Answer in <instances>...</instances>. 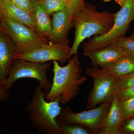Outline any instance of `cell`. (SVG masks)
I'll use <instances>...</instances> for the list:
<instances>
[{
	"label": "cell",
	"instance_id": "6da1fadb",
	"mask_svg": "<svg viewBox=\"0 0 134 134\" xmlns=\"http://www.w3.org/2000/svg\"><path fill=\"white\" fill-rule=\"evenodd\" d=\"M72 56L64 66H60L57 61H53V82L45 97L47 101H53L61 96L60 104H68L78 95L79 87L87 81V77L82 75L77 54Z\"/></svg>",
	"mask_w": 134,
	"mask_h": 134
},
{
	"label": "cell",
	"instance_id": "7a4b0ae2",
	"mask_svg": "<svg viewBox=\"0 0 134 134\" xmlns=\"http://www.w3.org/2000/svg\"><path fill=\"white\" fill-rule=\"evenodd\" d=\"M115 15L107 10L99 12L96 7L85 3L73 19L75 31L70 57L77 54L79 46L86 38L107 33L113 25Z\"/></svg>",
	"mask_w": 134,
	"mask_h": 134
},
{
	"label": "cell",
	"instance_id": "3957f363",
	"mask_svg": "<svg viewBox=\"0 0 134 134\" xmlns=\"http://www.w3.org/2000/svg\"><path fill=\"white\" fill-rule=\"evenodd\" d=\"M42 86H36L31 100L27 104L25 110L29 121L38 133L62 134L57 118L62 108L60 106L61 96L53 101H47Z\"/></svg>",
	"mask_w": 134,
	"mask_h": 134
},
{
	"label": "cell",
	"instance_id": "277c9868",
	"mask_svg": "<svg viewBox=\"0 0 134 134\" xmlns=\"http://www.w3.org/2000/svg\"><path fill=\"white\" fill-rule=\"evenodd\" d=\"M133 20L134 0H127L121 9L115 13L114 24L107 33L96 36L83 43V53L100 50L111 44L120 37L125 36Z\"/></svg>",
	"mask_w": 134,
	"mask_h": 134
},
{
	"label": "cell",
	"instance_id": "5b68a950",
	"mask_svg": "<svg viewBox=\"0 0 134 134\" xmlns=\"http://www.w3.org/2000/svg\"><path fill=\"white\" fill-rule=\"evenodd\" d=\"M85 73L93 80L92 88L88 96L86 108L92 109L98 104L112 100L117 91V79L107 73L105 68L93 66L88 67Z\"/></svg>",
	"mask_w": 134,
	"mask_h": 134
},
{
	"label": "cell",
	"instance_id": "8992f818",
	"mask_svg": "<svg viewBox=\"0 0 134 134\" xmlns=\"http://www.w3.org/2000/svg\"><path fill=\"white\" fill-rule=\"evenodd\" d=\"M69 43V40L68 39L59 43L50 41L40 43L18 53L15 59L39 63L57 61L64 64L71 58L72 47L70 46Z\"/></svg>",
	"mask_w": 134,
	"mask_h": 134
},
{
	"label": "cell",
	"instance_id": "52a82bcc",
	"mask_svg": "<svg viewBox=\"0 0 134 134\" xmlns=\"http://www.w3.org/2000/svg\"><path fill=\"white\" fill-rule=\"evenodd\" d=\"M52 62L39 63L16 59L10 70L7 78L2 82L7 90H9L17 80L23 78L36 79L42 86L46 94L50 88L52 83L48 80L47 73Z\"/></svg>",
	"mask_w": 134,
	"mask_h": 134
},
{
	"label": "cell",
	"instance_id": "ba28073f",
	"mask_svg": "<svg viewBox=\"0 0 134 134\" xmlns=\"http://www.w3.org/2000/svg\"><path fill=\"white\" fill-rule=\"evenodd\" d=\"M112 100L100 104L98 107L79 113L69 108H62L57 118L58 121L66 124H78L89 129L92 134H98L102 128L111 106Z\"/></svg>",
	"mask_w": 134,
	"mask_h": 134
},
{
	"label": "cell",
	"instance_id": "9c48e42d",
	"mask_svg": "<svg viewBox=\"0 0 134 134\" xmlns=\"http://www.w3.org/2000/svg\"><path fill=\"white\" fill-rule=\"evenodd\" d=\"M2 30L13 40L18 53L40 44L48 42L44 37L29 26L14 21L3 16Z\"/></svg>",
	"mask_w": 134,
	"mask_h": 134
},
{
	"label": "cell",
	"instance_id": "30bf717a",
	"mask_svg": "<svg viewBox=\"0 0 134 134\" xmlns=\"http://www.w3.org/2000/svg\"><path fill=\"white\" fill-rule=\"evenodd\" d=\"M18 51L15 43L3 31H0V81L7 78L15 60Z\"/></svg>",
	"mask_w": 134,
	"mask_h": 134
},
{
	"label": "cell",
	"instance_id": "8fae6325",
	"mask_svg": "<svg viewBox=\"0 0 134 134\" xmlns=\"http://www.w3.org/2000/svg\"><path fill=\"white\" fill-rule=\"evenodd\" d=\"M52 33L50 41L59 43L67 39L70 30L74 25L73 17L66 8L53 14Z\"/></svg>",
	"mask_w": 134,
	"mask_h": 134
},
{
	"label": "cell",
	"instance_id": "7c38bea8",
	"mask_svg": "<svg viewBox=\"0 0 134 134\" xmlns=\"http://www.w3.org/2000/svg\"><path fill=\"white\" fill-rule=\"evenodd\" d=\"M83 55L90 59L93 66L106 68L122 56V52L119 47L110 44L100 50L83 53Z\"/></svg>",
	"mask_w": 134,
	"mask_h": 134
},
{
	"label": "cell",
	"instance_id": "4fadbf2b",
	"mask_svg": "<svg viewBox=\"0 0 134 134\" xmlns=\"http://www.w3.org/2000/svg\"><path fill=\"white\" fill-rule=\"evenodd\" d=\"M0 10L4 17L25 25L38 33L32 16L9 0H0Z\"/></svg>",
	"mask_w": 134,
	"mask_h": 134
},
{
	"label": "cell",
	"instance_id": "5bb4252c",
	"mask_svg": "<svg viewBox=\"0 0 134 134\" xmlns=\"http://www.w3.org/2000/svg\"><path fill=\"white\" fill-rule=\"evenodd\" d=\"M123 121L120 110V100L115 94L103 126L98 134H120V127Z\"/></svg>",
	"mask_w": 134,
	"mask_h": 134
},
{
	"label": "cell",
	"instance_id": "9a60e30c",
	"mask_svg": "<svg viewBox=\"0 0 134 134\" xmlns=\"http://www.w3.org/2000/svg\"><path fill=\"white\" fill-rule=\"evenodd\" d=\"M49 16L38 2L34 3L32 16L38 32L44 37L50 40L52 33V26Z\"/></svg>",
	"mask_w": 134,
	"mask_h": 134
},
{
	"label": "cell",
	"instance_id": "2e32d148",
	"mask_svg": "<svg viewBox=\"0 0 134 134\" xmlns=\"http://www.w3.org/2000/svg\"><path fill=\"white\" fill-rule=\"evenodd\" d=\"M105 69L109 75L118 79L134 72V59L122 55Z\"/></svg>",
	"mask_w": 134,
	"mask_h": 134
},
{
	"label": "cell",
	"instance_id": "e0dca14e",
	"mask_svg": "<svg viewBox=\"0 0 134 134\" xmlns=\"http://www.w3.org/2000/svg\"><path fill=\"white\" fill-rule=\"evenodd\" d=\"M111 44L119 47L122 50V55L134 59V40L125 36L120 37Z\"/></svg>",
	"mask_w": 134,
	"mask_h": 134
},
{
	"label": "cell",
	"instance_id": "ac0fdd59",
	"mask_svg": "<svg viewBox=\"0 0 134 134\" xmlns=\"http://www.w3.org/2000/svg\"><path fill=\"white\" fill-rule=\"evenodd\" d=\"M42 8L50 15L67 7L68 3L61 0H40L38 2Z\"/></svg>",
	"mask_w": 134,
	"mask_h": 134
},
{
	"label": "cell",
	"instance_id": "d6986e66",
	"mask_svg": "<svg viewBox=\"0 0 134 134\" xmlns=\"http://www.w3.org/2000/svg\"><path fill=\"white\" fill-rule=\"evenodd\" d=\"M62 134H92L88 128L78 124H66L57 121Z\"/></svg>",
	"mask_w": 134,
	"mask_h": 134
},
{
	"label": "cell",
	"instance_id": "ffe728a7",
	"mask_svg": "<svg viewBox=\"0 0 134 134\" xmlns=\"http://www.w3.org/2000/svg\"><path fill=\"white\" fill-rule=\"evenodd\" d=\"M120 108L123 120L134 117V97L120 101Z\"/></svg>",
	"mask_w": 134,
	"mask_h": 134
},
{
	"label": "cell",
	"instance_id": "44dd1931",
	"mask_svg": "<svg viewBox=\"0 0 134 134\" xmlns=\"http://www.w3.org/2000/svg\"><path fill=\"white\" fill-rule=\"evenodd\" d=\"M134 85V71L117 79V91Z\"/></svg>",
	"mask_w": 134,
	"mask_h": 134
},
{
	"label": "cell",
	"instance_id": "7402d4cb",
	"mask_svg": "<svg viewBox=\"0 0 134 134\" xmlns=\"http://www.w3.org/2000/svg\"><path fill=\"white\" fill-rule=\"evenodd\" d=\"M84 0H68L66 8L72 15L73 19L84 4Z\"/></svg>",
	"mask_w": 134,
	"mask_h": 134
},
{
	"label": "cell",
	"instance_id": "603a6c76",
	"mask_svg": "<svg viewBox=\"0 0 134 134\" xmlns=\"http://www.w3.org/2000/svg\"><path fill=\"white\" fill-rule=\"evenodd\" d=\"M17 7L23 10L32 16L34 3L31 0H9Z\"/></svg>",
	"mask_w": 134,
	"mask_h": 134
},
{
	"label": "cell",
	"instance_id": "cb8c5ba5",
	"mask_svg": "<svg viewBox=\"0 0 134 134\" xmlns=\"http://www.w3.org/2000/svg\"><path fill=\"white\" fill-rule=\"evenodd\" d=\"M116 95L120 101H123L134 97V85L118 90Z\"/></svg>",
	"mask_w": 134,
	"mask_h": 134
},
{
	"label": "cell",
	"instance_id": "d4e9b609",
	"mask_svg": "<svg viewBox=\"0 0 134 134\" xmlns=\"http://www.w3.org/2000/svg\"><path fill=\"white\" fill-rule=\"evenodd\" d=\"M120 134H134V117L124 120L120 129Z\"/></svg>",
	"mask_w": 134,
	"mask_h": 134
},
{
	"label": "cell",
	"instance_id": "484cf974",
	"mask_svg": "<svg viewBox=\"0 0 134 134\" xmlns=\"http://www.w3.org/2000/svg\"><path fill=\"white\" fill-rule=\"evenodd\" d=\"M9 95V90L5 88L2 82L0 81V100H5L7 99Z\"/></svg>",
	"mask_w": 134,
	"mask_h": 134
},
{
	"label": "cell",
	"instance_id": "4316f807",
	"mask_svg": "<svg viewBox=\"0 0 134 134\" xmlns=\"http://www.w3.org/2000/svg\"><path fill=\"white\" fill-rule=\"evenodd\" d=\"M114 1L117 3V4H119L121 7H122L126 2L127 0H114Z\"/></svg>",
	"mask_w": 134,
	"mask_h": 134
},
{
	"label": "cell",
	"instance_id": "83f0119b",
	"mask_svg": "<svg viewBox=\"0 0 134 134\" xmlns=\"http://www.w3.org/2000/svg\"><path fill=\"white\" fill-rule=\"evenodd\" d=\"M3 16L1 10H0V31L2 30V23Z\"/></svg>",
	"mask_w": 134,
	"mask_h": 134
},
{
	"label": "cell",
	"instance_id": "f1b7e54d",
	"mask_svg": "<svg viewBox=\"0 0 134 134\" xmlns=\"http://www.w3.org/2000/svg\"><path fill=\"white\" fill-rule=\"evenodd\" d=\"M31 1L34 3L36 2H38L40 1V0H31Z\"/></svg>",
	"mask_w": 134,
	"mask_h": 134
},
{
	"label": "cell",
	"instance_id": "f546056e",
	"mask_svg": "<svg viewBox=\"0 0 134 134\" xmlns=\"http://www.w3.org/2000/svg\"><path fill=\"white\" fill-rule=\"evenodd\" d=\"M130 38L133 39L134 40V32L133 33V34H132V36H130Z\"/></svg>",
	"mask_w": 134,
	"mask_h": 134
},
{
	"label": "cell",
	"instance_id": "4dcf8cb0",
	"mask_svg": "<svg viewBox=\"0 0 134 134\" xmlns=\"http://www.w3.org/2000/svg\"><path fill=\"white\" fill-rule=\"evenodd\" d=\"M104 2H109L111 0H103Z\"/></svg>",
	"mask_w": 134,
	"mask_h": 134
},
{
	"label": "cell",
	"instance_id": "1f68e13d",
	"mask_svg": "<svg viewBox=\"0 0 134 134\" xmlns=\"http://www.w3.org/2000/svg\"><path fill=\"white\" fill-rule=\"evenodd\" d=\"M61 1H64L66 2H67V3H68V0H61Z\"/></svg>",
	"mask_w": 134,
	"mask_h": 134
}]
</instances>
